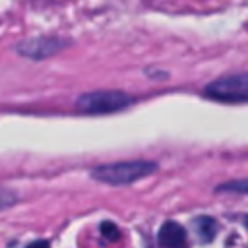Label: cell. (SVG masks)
I'll return each mask as SVG.
<instances>
[{"label":"cell","instance_id":"1","mask_svg":"<svg viewBox=\"0 0 248 248\" xmlns=\"http://www.w3.org/2000/svg\"><path fill=\"white\" fill-rule=\"evenodd\" d=\"M155 170L157 165L153 161H120V163L95 167L91 170V176L105 184L122 186V184H132L147 174H153Z\"/></svg>","mask_w":248,"mask_h":248},{"label":"cell","instance_id":"2","mask_svg":"<svg viewBox=\"0 0 248 248\" xmlns=\"http://www.w3.org/2000/svg\"><path fill=\"white\" fill-rule=\"evenodd\" d=\"M134 103V97L124 91H91L78 99V110L85 114H107L116 112Z\"/></svg>","mask_w":248,"mask_h":248},{"label":"cell","instance_id":"3","mask_svg":"<svg viewBox=\"0 0 248 248\" xmlns=\"http://www.w3.org/2000/svg\"><path fill=\"white\" fill-rule=\"evenodd\" d=\"M203 95L213 101L221 103H246L248 101V72L244 74H231L211 81Z\"/></svg>","mask_w":248,"mask_h":248},{"label":"cell","instance_id":"4","mask_svg":"<svg viewBox=\"0 0 248 248\" xmlns=\"http://www.w3.org/2000/svg\"><path fill=\"white\" fill-rule=\"evenodd\" d=\"M66 46H68V41L60 39V37H35V39H27V41L17 43L16 50L23 56L41 60V58L56 54L58 50H62Z\"/></svg>","mask_w":248,"mask_h":248},{"label":"cell","instance_id":"5","mask_svg":"<svg viewBox=\"0 0 248 248\" xmlns=\"http://www.w3.org/2000/svg\"><path fill=\"white\" fill-rule=\"evenodd\" d=\"M161 248H188V238H186V231L182 225L174 223V221H167L161 229H159V236H157Z\"/></svg>","mask_w":248,"mask_h":248},{"label":"cell","instance_id":"6","mask_svg":"<svg viewBox=\"0 0 248 248\" xmlns=\"http://www.w3.org/2000/svg\"><path fill=\"white\" fill-rule=\"evenodd\" d=\"M194 225H196V231H198V236H200L202 242H211L213 240V236L217 232V221L215 219L203 215V217H198L194 221Z\"/></svg>","mask_w":248,"mask_h":248},{"label":"cell","instance_id":"7","mask_svg":"<svg viewBox=\"0 0 248 248\" xmlns=\"http://www.w3.org/2000/svg\"><path fill=\"white\" fill-rule=\"evenodd\" d=\"M219 192H236V194H244L248 192V178L246 180H232V182H225L217 188Z\"/></svg>","mask_w":248,"mask_h":248},{"label":"cell","instance_id":"8","mask_svg":"<svg viewBox=\"0 0 248 248\" xmlns=\"http://www.w3.org/2000/svg\"><path fill=\"white\" fill-rule=\"evenodd\" d=\"M101 234H103L107 240H116V238L120 236V232H118L116 225H114V223H110V221L101 223Z\"/></svg>","mask_w":248,"mask_h":248},{"label":"cell","instance_id":"9","mask_svg":"<svg viewBox=\"0 0 248 248\" xmlns=\"http://www.w3.org/2000/svg\"><path fill=\"white\" fill-rule=\"evenodd\" d=\"M27 248H48V242H46V240H35V242H31Z\"/></svg>","mask_w":248,"mask_h":248},{"label":"cell","instance_id":"10","mask_svg":"<svg viewBox=\"0 0 248 248\" xmlns=\"http://www.w3.org/2000/svg\"><path fill=\"white\" fill-rule=\"evenodd\" d=\"M246 227H248V217H246Z\"/></svg>","mask_w":248,"mask_h":248},{"label":"cell","instance_id":"11","mask_svg":"<svg viewBox=\"0 0 248 248\" xmlns=\"http://www.w3.org/2000/svg\"><path fill=\"white\" fill-rule=\"evenodd\" d=\"M0 205H2V202H0Z\"/></svg>","mask_w":248,"mask_h":248}]
</instances>
